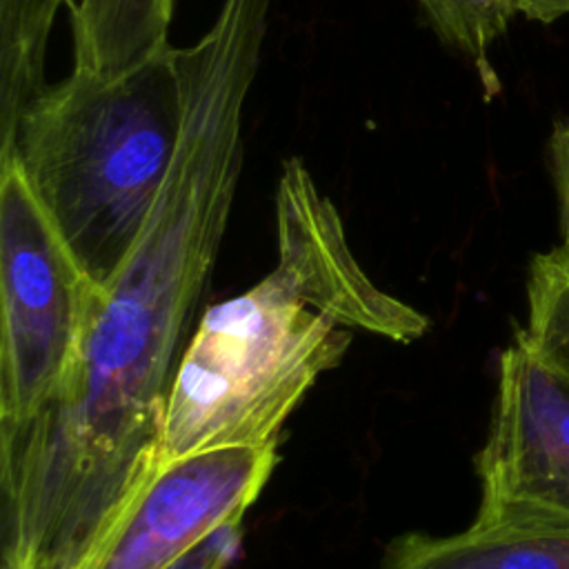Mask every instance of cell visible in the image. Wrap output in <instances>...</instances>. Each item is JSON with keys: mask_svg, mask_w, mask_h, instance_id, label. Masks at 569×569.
Segmentation results:
<instances>
[{"mask_svg": "<svg viewBox=\"0 0 569 569\" xmlns=\"http://www.w3.org/2000/svg\"><path fill=\"white\" fill-rule=\"evenodd\" d=\"M269 4L222 0L202 38L176 49L182 129L149 220L102 287L64 387L0 427L2 562L89 569L160 471L167 400L240 180Z\"/></svg>", "mask_w": 569, "mask_h": 569, "instance_id": "obj_1", "label": "cell"}, {"mask_svg": "<svg viewBox=\"0 0 569 569\" xmlns=\"http://www.w3.org/2000/svg\"><path fill=\"white\" fill-rule=\"evenodd\" d=\"M182 113L176 49L164 42L116 76L73 67L20 116L9 156L98 287L111 282L149 220Z\"/></svg>", "mask_w": 569, "mask_h": 569, "instance_id": "obj_2", "label": "cell"}, {"mask_svg": "<svg viewBox=\"0 0 569 569\" xmlns=\"http://www.w3.org/2000/svg\"><path fill=\"white\" fill-rule=\"evenodd\" d=\"M351 333L273 269L244 293L204 309L167 400L160 467L222 447L280 442V429Z\"/></svg>", "mask_w": 569, "mask_h": 569, "instance_id": "obj_3", "label": "cell"}, {"mask_svg": "<svg viewBox=\"0 0 569 569\" xmlns=\"http://www.w3.org/2000/svg\"><path fill=\"white\" fill-rule=\"evenodd\" d=\"M100 291L36 198L18 158H2L0 427L27 422L64 387Z\"/></svg>", "mask_w": 569, "mask_h": 569, "instance_id": "obj_4", "label": "cell"}, {"mask_svg": "<svg viewBox=\"0 0 569 569\" xmlns=\"http://www.w3.org/2000/svg\"><path fill=\"white\" fill-rule=\"evenodd\" d=\"M476 471L478 522L569 525V376L520 333L500 353L491 425Z\"/></svg>", "mask_w": 569, "mask_h": 569, "instance_id": "obj_5", "label": "cell"}, {"mask_svg": "<svg viewBox=\"0 0 569 569\" xmlns=\"http://www.w3.org/2000/svg\"><path fill=\"white\" fill-rule=\"evenodd\" d=\"M278 462V442L182 456L153 476L89 569H164L224 525L242 522Z\"/></svg>", "mask_w": 569, "mask_h": 569, "instance_id": "obj_6", "label": "cell"}, {"mask_svg": "<svg viewBox=\"0 0 569 569\" xmlns=\"http://www.w3.org/2000/svg\"><path fill=\"white\" fill-rule=\"evenodd\" d=\"M276 240L280 269L298 293L345 329L393 342L425 336L429 320L378 289L349 249L336 204L318 189L300 158L282 164L276 187Z\"/></svg>", "mask_w": 569, "mask_h": 569, "instance_id": "obj_7", "label": "cell"}, {"mask_svg": "<svg viewBox=\"0 0 569 569\" xmlns=\"http://www.w3.org/2000/svg\"><path fill=\"white\" fill-rule=\"evenodd\" d=\"M385 569H569V525L473 520L453 536L407 533L389 545Z\"/></svg>", "mask_w": 569, "mask_h": 569, "instance_id": "obj_8", "label": "cell"}, {"mask_svg": "<svg viewBox=\"0 0 569 569\" xmlns=\"http://www.w3.org/2000/svg\"><path fill=\"white\" fill-rule=\"evenodd\" d=\"M69 0H0V158L16 144L20 116L47 87L51 27Z\"/></svg>", "mask_w": 569, "mask_h": 569, "instance_id": "obj_9", "label": "cell"}, {"mask_svg": "<svg viewBox=\"0 0 569 569\" xmlns=\"http://www.w3.org/2000/svg\"><path fill=\"white\" fill-rule=\"evenodd\" d=\"M433 33L462 53L478 71L485 98L500 93V80L489 60L491 47L505 36L518 13L516 0H416Z\"/></svg>", "mask_w": 569, "mask_h": 569, "instance_id": "obj_10", "label": "cell"}, {"mask_svg": "<svg viewBox=\"0 0 569 569\" xmlns=\"http://www.w3.org/2000/svg\"><path fill=\"white\" fill-rule=\"evenodd\" d=\"M547 362L569 376V258L536 253L527 276V322L518 331Z\"/></svg>", "mask_w": 569, "mask_h": 569, "instance_id": "obj_11", "label": "cell"}, {"mask_svg": "<svg viewBox=\"0 0 569 569\" xmlns=\"http://www.w3.org/2000/svg\"><path fill=\"white\" fill-rule=\"evenodd\" d=\"M242 542V522L224 525L193 545L164 569H227L238 556Z\"/></svg>", "mask_w": 569, "mask_h": 569, "instance_id": "obj_12", "label": "cell"}, {"mask_svg": "<svg viewBox=\"0 0 569 569\" xmlns=\"http://www.w3.org/2000/svg\"><path fill=\"white\" fill-rule=\"evenodd\" d=\"M549 160L560 211V253L569 258V120L558 124L549 138Z\"/></svg>", "mask_w": 569, "mask_h": 569, "instance_id": "obj_13", "label": "cell"}, {"mask_svg": "<svg viewBox=\"0 0 569 569\" xmlns=\"http://www.w3.org/2000/svg\"><path fill=\"white\" fill-rule=\"evenodd\" d=\"M518 13L536 22H553L569 13V0H516Z\"/></svg>", "mask_w": 569, "mask_h": 569, "instance_id": "obj_14", "label": "cell"}, {"mask_svg": "<svg viewBox=\"0 0 569 569\" xmlns=\"http://www.w3.org/2000/svg\"><path fill=\"white\" fill-rule=\"evenodd\" d=\"M2 569H33L29 562H2Z\"/></svg>", "mask_w": 569, "mask_h": 569, "instance_id": "obj_15", "label": "cell"}, {"mask_svg": "<svg viewBox=\"0 0 569 569\" xmlns=\"http://www.w3.org/2000/svg\"><path fill=\"white\" fill-rule=\"evenodd\" d=\"M173 2H176V0H164V4H167V9H169V11H171V13H173Z\"/></svg>", "mask_w": 569, "mask_h": 569, "instance_id": "obj_16", "label": "cell"}, {"mask_svg": "<svg viewBox=\"0 0 569 569\" xmlns=\"http://www.w3.org/2000/svg\"><path fill=\"white\" fill-rule=\"evenodd\" d=\"M73 2H76V0H69V7H71V4H73Z\"/></svg>", "mask_w": 569, "mask_h": 569, "instance_id": "obj_17", "label": "cell"}]
</instances>
